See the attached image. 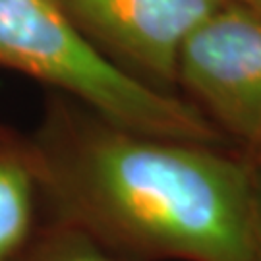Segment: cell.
Wrapping results in <instances>:
<instances>
[{
  "label": "cell",
  "mask_w": 261,
  "mask_h": 261,
  "mask_svg": "<svg viewBox=\"0 0 261 261\" xmlns=\"http://www.w3.org/2000/svg\"><path fill=\"white\" fill-rule=\"evenodd\" d=\"M43 203L128 261H252L257 165L238 149L124 128L48 97L29 136Z\"/></svg>",
  "instance_id": "obj_1"
},
{
  "label": "cell",
  "mask_w": 261,
  "mask_h": 261,
  "mask_svg": "<svg viewBox=\"0 0 261 261\" xmlns=\"http://www.w3.org/2000/svg\"><path fill=\"white\" fill-rule=\"evenodd\" d=\"M0 66L136 132L226 145L186 99L126 74L77 31L56 0H0Z\"/></svg>",
  "instance_id": "obj_2"
},
{
  "label": "cell",
  "mask_w": 261,
  "mask_h": 261,
  "mask_svg": "<svg viewBox=\"0 0 261 261\" xmlns=\"http://www.w3.org/2000/svg\"><path fill=\"white\" fill-rule=\"evenodd\" d=\"M176 87L242 155L261 165V18L226 2L194 29Z\"/></svg>",
  "instance_id": "obj_3"
},
{
  "label": "cell",
  "mask_w": 261,
  "mask_h": 261,
  "mask_svg": "<svg viewBox=\"0 0 261 261\" xmlns=\"http://www.w3.org/2000/svg\"><path fill=\"white\" fill-rule=\"evenodd\" d=\"M105 58L143 84L174 93L186 39L226 0H56Z\"/></svg>",
  "instance_id": "obj_4"
},
{
  "label": "cell",
  "mask_w": 261,
  "mask_h": 261,
  "mask_svg": "<svg viewBox=\"0 0 261 261\" xmlns=\"http://www.w3.org/2000/svg\"><path fill=\"white\" fill-rule=\"evenodd\" d=\"M43 190L29 136L0 126V261H12L39 226Z\"/></svg>",
  "instance_id": "obj_5"
},
{
  "label": "cell",
  "mask_w": 261,
  "mask_h": 261,
  "mask_svg": "<svg viewBox=\"0 0 261 261\" xmlns=\"http://www.w3.org/2000/svg\"><path fill=\"white\" fill-rule=\"evenodd\" d=\"M12 261H128L105 248L82 228L50 217L39 223Z\"/></svg>",
  "instance_id": "obj_6"
},
{
  "label": "cell",
  "mask_w": 261,
  "mask_h": 261,
  "mask_svg": "<svg viewBox=\"0 0 261 261\" xmlns=\"http://www.w3.org/2000/svg\"><path fill=\"white\" fill-rule=\"evenodd\" d=\"M252 261H261V165L255 172V221H253Z\"/></svg>",
  "instance_id": "obj_7"
},
{
  "label": "cell",
  "mask_w": 261,
  "mask_h": 261,
  "mask_svg": "<svg viewBox=\"0 0 261 261\" xmlns=\"http://www.w3.org/2000/svg\"><path fill=\"white\" fill-rule=\"evenodd\" d=\"M226 2H232L236 6H242L248 12L255 14L257 18H261V0H226Z\"/></svg>",
  "instance_id": "obj_8"
}]
</instances>
